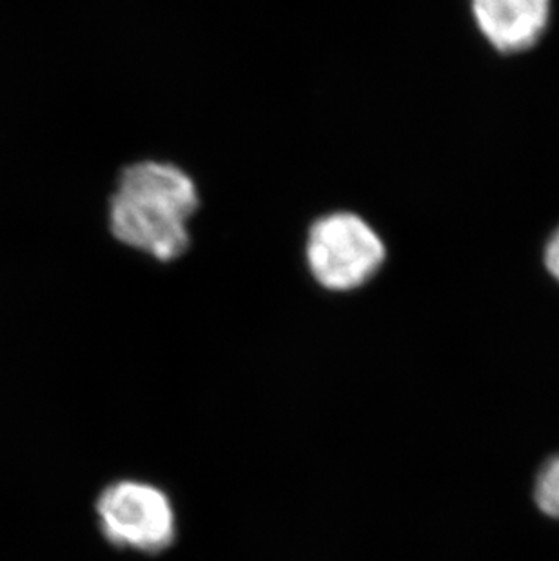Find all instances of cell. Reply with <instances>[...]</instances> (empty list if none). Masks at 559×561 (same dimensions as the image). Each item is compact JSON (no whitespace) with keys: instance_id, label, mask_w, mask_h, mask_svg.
<instances>
[{"instance_id":"obj_1","label":"cell","mask_w":559,"mask_h":561,"mask_svg":"<svg viewBox=\"0 0 559 561\" xmlns=\"http://www.w3.org/2000/svg\"><path fill=\"white\" fill-rule=\"evenodd\" d=\"M195 179L168 160H135L116 175L107 231L127 250L169 264L191 250V220L201 211Z\"/></svg>"},{"instance_id":"obj_2","label":"cell","mask_w":559,"mask_h":561,"mask_svg":"<svg viewBox=\"0 0 559 561\" xmlns=\"http://www.w3.org/2000/svg\"><path fill=\"white\" fill-rule=\"evenodd\" d=\"M304 254L318 287L329 293H353L380 275L389 251L367 218L338 209L309 224Z\"/></svg>"},{"instance_id":"obj_3","label":"cell","mask_w":559,"mask_h":561,"mask_svg":"<svg viewBox=\"0 0 559 561\" xmlns=\"http://www.w3.org/2000/svg\"><path fill=\"white\" fill-rule=\"evenodd\" d=\"M99 527L121 551L160 554L176 540V513L168 494L153 483L118 480L95 503Z\"/></svg>"},{"instance_id":"obj_4","label":"cell","mask_w":559,"mask_h":561,"mask_svg":"<svg viewBox=\"0 0 559 561\" xmlns=\"http://www.w3.org/2000/svg\"><path fill=\"white\" fill-rule=\"evenodd\" d=\"M481 38L497 54L522 55L536 48L552 19V0H469Z\"/></svg>"},{"instance_id":"obj_5","label":"cell","mask_w":559,"mask_h":561,"mask_svg":"<svg viewBox=\"0 0 559 561\" xmlns=\"http://www.w3.org/2000/svg\"><path fill=\"white\" fill-rule=\"evenodd\" d=\"M534 500L545 516L559 519V455L550 458L539 469L534 485Z\"/></svg>"},{"instance_id":"obj_6","label":"cell","mask_w":559,"mask_h":561,"mask_svg":"<svg viewBox=\"0 0 559 561\" xmlns=\"http://www.w3.org/2000/svg\"><path fill=\"white\" fill-rule=\"evenodd\" d=\"M544 265L547 273L559 284V226L545 242Z\"/></svg>"}]
</instances>
